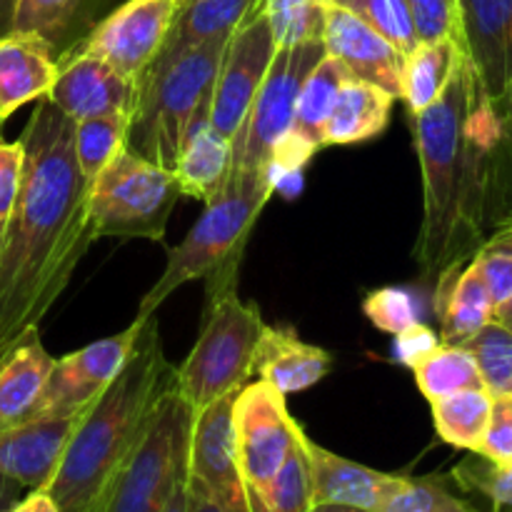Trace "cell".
<instances>
[{
  "instance_id": "obj_7",
  "label": "cell",
  "mask_w": 512,
  "mask_h": 512,
  "mask_svg": "<svg viewBox=\"0 0 512 512\" xmlns=\"http://www.w3.org/2000/svg\"><path fill=\"white\" fill-rule=\"evenodd\" d=\"M170 170L125 145L88 185V213L95 238L163 240L180 200Z\"/></svg>"
},
{
  "instance_id": "obj_37",
  "label": "cell",
  "mask_w": 512,
  "mask_h": 512,
  "mask_svg": "<svg viewBox=\"0 0 512 512\" xmlns=\"http://www.w3.org/2000/svg\"><path fill=\"white\" fill-rule=\"evenodd\" d=\"M380 512H483L458 498L440 478H405Z\"/></svg>"
},
{
  "instance_id": "obj_24",
  "label": "cell",
  "mask_w": 512,
  "mask_h": 512,
  "mask_svg": "<svg viewBox=\"0 0 512 512\" xmlns=\"http://www.w3.org/2000/svg\"><path fill=\"white\" fill-rule=\"evenodd\" d=\"M53 363L38 330H30L10 348L0 363V433L33 418Z\"/></svg>"
},
{
  "instance_id": "obj_31",
  "label": "cell",
  "mask_w": 512,
  "mask_h": 512,
  "mask_svg": "<svg viewBox=\"0 0 512 512\" xmlns=\"http://www.w3.org/2000/svg\"><path fill=\"white\" fill-rule=\"evenodd\" d=\"M415 373L420 393L433 403V400L453 395L458 390L485 388L483 375H480L478 363L463 345L440 343L433 353L425 355L418 365L410 368Z\"/></svg>"
},
{
  "instance_id": "obj_45",
  "label": "cell",
  "mask_w": 512,
  "mask_h": 512,
  "mask_svg": "<svg viewBox=\"0 0 512 512\" xmlns=\"http://www.w3.org/2000/svg\"><path fill=\"white\" fill-rule=\"evenodd\" d=\"M8 512H60L48 490H28L25 498H20Z\"/></svg>"
},
{
  "instance_id": "obj_5",
  "label": "cell",
  "mask_w": 512,
  "mask_h": 512,
  "mask_svg": "<svg viewBox=\"0 0 512 512\" xmlns=\"http://www.w3.org/2000/svg\"><path fill=\"white\" fill-rule=\"evenodd\" d=\"M238 263L240 260H230L205 278L208 303L200 335L175 373V390L193 413L238 393L255 370L265 323L258 305L240 300Z\"/></svg>"
},
{
  "instance_id": "obj_39",
  "label": "cell",
  "mask_w": 512,
  "mask_h": 512,
  "mask_svg": "<svg viewBox=\"0 0 512 512\" xmlns=\"http://www.w3.org/2000/svg\"><path fill=\"white\" fill-rule=\"evenodd\" d=\"M473 258L483 273L493 303H503L512 295V225L498 228L490 238H485Z\"/></svg>"
},
{
  "instance_id": "obj_18",
  "label": "cell",
  "mask_w": 512,
  "mask_h": 512,
  "mask_svg": "<svg viewBox=\"0 0 512 512\" xmlns=\"http://www.w3.org/2000/svg\"><path fill=\"white\" fill-rule=\"evenodd\" d=\"M85 413V410H83ZM83 413L35 415L0 433V473L25 490H45Z\"/></svg>"
},
{
  "instance_id": "obj_51",
  "label": "cell",
  "mask_w": 512,
  "mask_h": 512,
  "mask_svg": "<svg viewBox=\"0 0 512 512\" xmlns=\"http://www.w3.org/2000/svg\"><path fill=\"white\" fill-rule=\"evenodd\" d=\"M308 512H370V510L348 508V505H333V503H315Z\"/></svg>"
},
{
  "instance_id": "obj_30",
  "label": "cell",
  "mask_w": 512,
  "mask_h": 512,
  "mask_svg": "<svg viewBox=\"0 0 512 512\" xmlns=\"http://www.w3.org/2000/svg\"><path fill=\"white\" fill-rule=\"evenodd\" d=\"M493 103L500 115V135L485 160V230L512 225V78Z\"/></svg>"
},
{
  "instance_id": "obj_29",
  "label": "cell",
  "mask_w": 512,
  "mask_h": 512,
  "mask_svg": "<svg viewBox=\"0 0 512 512\" xmlns=\"http://www.w3.org/2000/svg\"><path fill=\"white\" fill-rule=\"evenodd\" d=\"M493 395L488 388L458 390L430 403L440 440L468 453H478L493 413Z\"/></svg>"
},
{
  "instance_id": "obj_19",
  "label": "cell",
  "mask_w": 512,
  "mask_h": 512,
  "mask_svg": "<svg viewBox=\"0 0 512 512\" xmlns=\"http://www.w3.org/2000/svg\"><path fill=\"white\" fill-rule=\"evenodd\" d=\"M310 470H313V500L315 503L348 505L370 512H380L390 495L403 485V475L380 473L365 468L348 458L320 448L308 440Z\"/></svg>"
},
{
  "instance_id": "obj_38",
  "label": "cell",
  "mask_w": 512,
  "mask_h": 512,
  "mask_svg": "<svg viewBox=\"0 0 512 512\" xmlns=\"http://www.w3.org/2000/svg\"><path fill=\"white\" fill-rule=\"evenodd\" d=\"M453 480L460 488L480 493L495 505V512H512V465H498L483 455L463 460L453 470Z\"/></svg>"
},
{
  "instance_id": "obj_11",
  "label": "cell",
  "mask_w": 512,
  "mask_h": 512,
  "mask_svg": "<svg viewBox=\"0 0 512 512\" xmlns=\"http://www.w3.org/2000/svg\"><path fill=\"white\" fill-rule=\"evenodd\" d=\"M278 45L263 8H255L228 38L210 98V123L233 140L268 75Z\"/></svg>"
},
{
  "instance_id": "obj_35",
  "label": "cell",
  "mask_w": 512,
  "mask_h": 512,
  "mask_svg": "<svg viewBox=\"0 0 512 512\" xmlns=\"http://www.w3.org/2000/svg\"><path fill=\"white\" fill-rule=\"evenodd\" d=\"M463 348L470 350V355L478 363L480 375H483L485 388L490 395L512 393V333L503 325L490 320L483 330L465 340Z\"/></svg>"
},
{
  "instance_id": "obj_8",
  "label": "cell",
  "mask_w": 512,
  "mask_h": 512,
  "mask_svg": "<svg viewBox=\"0 0 512 512\" xmlns=\"http://www.w3.org/2000/svg\"><path fill=\"white\" fill-rule=\"evenodd\" d=\"M193 408L170 390L158 403L148 430L115 473L98 512H163L188 475Z\"/></svg>"
},
{
  "instance_id": "obj_13",
  "label": "cell",
  "mask_w": 512,
  "mask_h": 512,
  "mask_svg": "<svg viewBox=\"0 0 512 512\" xmlns=\"http://www.w3.org/2000/svg\"><path fill=\"white\" fill-rule=\"evenodd\" d=\"M183 0H125L75 48L98 55L123 78L138 80L168 40Z\"/></svg>"
},
{
  "instance_id": "obj_41",
  "label": "cell",
  "mask_w": 512,
  "mask_h": 512,
  "mask_svg": "<svg viewBox=\"0 0 512 512\" xmlns=\"http://www.w3.org/2000/svg\"><path fill=\"white\" fill-rule=\"evenodd\" d=\"M418 43L458 38V0H405Z\"/></svg>"
},
{
  "instance_id": "obj_15",
  "label": "cell",
  "mask_w": 512,
  "mask_h": 512,
  "mask_svg": "<svg viewBox=\"0 0 512 512\" xmlns=\"http://www.w3.org/2000/svg\"><path fill=\"white\" fill-rule=\"evenodd\" d=\"M45 98L73 123L110 113H130L135 103V80L123 78L98 55L73 48L58 58V78Z\"/></svg>"
},
{
  "instance_id": "obj_43",
  "label": "cell",
  "mask_w": 512,
  "mask_h": 512,
  "mask_svg": "<svg viewBox=\"0 0 512 512\" xmlns=\"http://www.w3.org/2000/svg\"><path fill=\"white\" fill-rule=\"evenodd\" d=\"M25 150L20 140L5 143L0 140V218L8 220L13 213L15 198H18L20 183H23Z\"/></svg>"
},
{
  "instance_id": "obj_49",
  "label": "cell",
  "mask_w": 512,
  "mask_h": 512,
  "mask_svg": "<svg viewBox=\"0 0 512 512\" xmlns=\"http://www.w3.org/2000/svg\"><path fill=\"white\" fill-rule=\"evenodd\" d=\"M15 10H18V0H0V38L13 30Z\"/></svg>"
},
{
  "instance_id": "obj_48",
  "label": "cell",
  "mask_w": 512,
  "mask_h": 512,
  "mask_svg": "<svg viewBox=\"0 0 512 512\" xmlns=\"http://www.w3.org/2000/svg\"><path fill=\"white\" fill-rule=\"evenodd\" d=\"M163 512H188V475L178 483L175 493L170 495L168 505H165Z\"/></svg>"
},
{
  "instance_id": "obj_20",
  "label": "cell",
  "mask_w": 512,
  "mask_h": 512,
  "mask_svg": "<svg viewBox=\"0 0 512 512\" xmlns=\"http://www.w3.org/2000/svg\"><path fill=\"white\" fill-rule=\"evenodd\" d=\"M58 78V58L40 35L10 30L0 38V120L38 103Z\"/></svg>"
},
{
  "instance_id": "obj_28",
  "label": "cell",
  "mask_w": 512,
  "mask_h": 512,
  "mask_svg": "<svg viewBox=\"0 0 512 512\" xmlns=\"http://www.w3.org/2000/svg\"><path fill=\"white\" fill-rule=\"evenodd\" d=\"M465 55L458 38L435 40V43H418L405 55L403 70V95L410 113L418 115L435 103L448 88L453 75L463 65Z\"/></svg>"
},
{
  "instance_id": "obj_4",
  "label": "cell",
  "mask_w": 512,
  "mask_h": 512,
  "mask_svg": "<svg viewBox=\"0 0 512 512\" xmlns=\"http://www.w3.org/2000/svg\"><path fill=\"white\" fill-rule=\"evenodd\" d=\"M228 40L193 45L170 55H155L135 80L128 148L173 173L185 135L200 113H210V98Z\"/></svg>"
},
{
  "instance_id": "obj_25",
  "label": "cell",
  "mask_w": 512,
  "mask_h": 512,
  "mask_svg": "<svg viewBox=\"0 0 512 512\" xmlns=\"http://www.w3.org/2000/svg\"><path fill=\"white\" fill-rule=\"evenodd\" d=\"M115 0H18L13 30L35 33L53 48L55 58L75 48Z\"/></svg>"
},
{
  "instance_id": "obj_36",
  "label": "cell",
  "mask_w": 512,
  "mask_h": 512,
  "mask_svg": "<svg viewBox=\"0 0 512 512\" xmlns=\"http://www.w3.org/2000/svg\"><path fill=\"white\" fill-rule=\"evenodd\" d=\"M328 3L340 5V8L363 18L370 28L378 30L403 55H408L418 45L405 0H328Z\"/></svg>"
},
{
  "instance_id": "obj_12",
  "label": "cell",
  "mask_w": 512,
  "mask_h": 512,
  "mask_svg": "<svg viewBox=\"0 0 512 512\" xmlns=\"http://www.w3.org/2000/svg\"><path fill=\"white\" fill-rule=\"evenodd\" d=\"M230 393L205 405L193 415L188 445V480L208 495L220 512H253L248 488L238 463L233 428V403Z\"/></svg>"
},
{
  "instance_id": "obj_3",
  "label": "cell",
  "mask_w": 512,
  "mask_h": 512,
  "mask_svg": "<svg viewBox=\"0 0 512 512\" xmlns=\"http://www.w3.org/2000/svg\"><path fill=\"white\" fill-rule=\"evenodd\" d=\"M175 368L163 353L158 318L143 320L128 363L83 413L58 473L48 483L60 512H98L120 465L148 430L163 395L175 388Z\"/></svg>"
},
{
  "instance_id": "obj_42",
  "label": "cell",
  "mask_w": 512,
  "mask_h": 512,
  "mask_svg": "<svg viewBox=\"0 0 512 512\" xmlns=\"http://www.w3.org/2000/svg\"><path fill=\"white\" fill-rule=\"evenodd\" d=\"M478 455L498 465H512V393L495 395L493 413Z\"/></svg>"
},
{
  "instance_id": "obj_16",
  "label": "cell",
  "mask_w": 512,
  "mask_h": 512,
  "mask_svg": "<svg viewBox=\"0 0 512 512\" xmlns=\"http://www.w3.org/2000/svg\"><path fill=\"white\" fill-rule=\"evenodd\" d=\"M458 43L480 88L498 100L512 78V0H458Z\"/></svg>"
},
{
  "instance_id": "obj_22",
  "label": "cell",
  "mask_w": 512,
  "mask_h": 512,
  "mask_svg": "<svg viewBox=\"0 0 512 512\" xmlns=\"http://www.w3.org/2000/svg\"><path fill=\"white\" fill-rule=\"evenodd\" d=\"M333 368V355L318 345L303 343L293 330L265 325L258 345L255 370L260 380L283 395L303 393L318 385Z\"/></svg>"
},
{
  "instance_id": "obj_50",
  "label": "cell",
  "mask_w": 512,
  "mask_h": 512,
  "mask_svg": "<svg viewBox=\"0 0 512 512\" xmlns=\"http://www.w3.org/2000/svg\"><path fill=\"white\" fill-rule=\"evenodd\" d=\"M493 323L503 325L505 330H510L512 333V295L503 300V303H498L493 308Z\"/></svg>"
},
{
  "instance_id": "obj_1",
  "label": "cell",
  "mask_w": 512,
  "mask_h": 512,
  "mask_svg": "<svg viewBox=\"0 0 512 512\" xmlns=\"http://www.w3.org/2000/svg\"><path fill=\"white\" fill-rule=\"evenodd\" d=\"M75 123L40 98L23 128V183L0 253V343L38 330L95 240L88 180L75 158Z\"/></svg>"
},
{
  "instance_id": "obj_23",
  "label": "cell",
  "mask_w": 512,
  "mask_h": 512,
  "mask_svg": "<svg viewBox=\"0 0 512 512\" xmlns=\"http://www.w3.org/2000/svg\"><path fill=\"white\" fill-rule=\"evenodd\" d=\"M230 163H233V140L225 138L210 123V113H200L185 135L178 165L173 170L180 193L208 205L223 193Z\"/></svg>"
},
{
  "instance_id": "obj_34",
  "label": "cell",
  "mask_w": 512,
  "mask_h": 512,
  "mask_svg": "<svg viewBox=\"0 0 512 512\" xmlns=\"http://www.w3.org/2000/svg\"><path fill=\"white\" fill-rule=\"evenodd\" d=\"M278 48L323 40L328 0H260Z\"/></svg>"
},
{
  "instance_id": "obj_9",
  "label": "cell",
  "mask_w": 512,
  "mask_h": 512,
  "mask_svg": "<svg viewBox=\"0 0 512 512\" xmlns=\"http://www.w3.org/2000/svg\"><path fill=\"white\" fill-rule=\"evenodd\" d=\"M325 55L323 40L278 48L268 75L233 138V163L230 175H255L268 178V163L275 150L285 143L293 128L295 103L310 70Z\"/></svg>"
},
{
  "instance_id": "obj_33",
  "label": "cell",
  "mask_w": 512,
  "mask_h": 512,
  "mask_svg": "<svg viewBox=\"0 0 512 512\" xmlns=\"http://www.w3.org/2000/svg\"><path fill=\"white\" fill-rule=\"evenodd\" d=\"M308 435L300 433L278 475L263 498V512H308L313 500V470H310Z\"/></svg>"
},
{
  "instance_id": "obj_17",
  "label": "cell",
  "mask_w": 512,
  "mask_h": 512,
  "mask_svg": "<svg viewBox=\"0 0 512 512\" xmlns=\"http://www.w3.org/2000/svg\"><path fill=\"white\" fill-rule=\"evenodd\" d=\"M323 45L325 53L343 63L350 78L378 85L393 98L403 95L405 55L378 30L370 28L363 18L340 5L328 3Z\"/></svg>"
},
{
  "instance_id": "obj_44",
  "label": "cell",
  "mask_w": 512,
  "mask_h": 512,
  "mask_svg": "<svg viewBox=\"0 0 512 512\" xmlns=\"http://www.w3.org/2000/svg\"><path fill=\"white\" fill-rule=\"evenodd\" d=\"M438 345H440V335H435L433 330L423 323L410 325L408 330L395 335V355H398L400 363L408 365V368L418 365L420 360H423L428 353H433Z\"/></svg>"
},
{
  "instance_id": "obj_52",
  "label": "cell",
  "mask_w": 512,
  "mask_h": 512,
  "mask_svg": "<svg viewBox=\"0 0 512 512\" xmlns=\"http://www.w3.org/2000/svg\"><path fill=\"white\" fill-rule=\"evenodd\" d=\"M5 225H8V220L0 218V253H3V240H5Z\"/></svg>"
},
{
  "instance_id": "obj_27",
  "label": "cell",
  "mask_w": 512,
  "mask_h": 512,
  "mask_svg": "<svg viewBox=\"0 0 512 512\" xmlns=\"http://www.w3.org/2000/svg\"><path fill=\"white\" fill-rule=\"evenodd\" d=\"M258 5L260 0H183L160 53L170 55L193 45L228 40Z\"/></svg>"
},
{
  "instance_id": "obj_53",
  "label": "cell",
  "mask_w": 512,
  "mask_h": 512,
  "mask_svg": "<svg viewBox=\"0 0 512 512\" xmlns=\"http://www.w3.org/2000/svg\"><path fill=\"white\" fill-rule=\"evenodd\" d=\"M10 348H13V345H3V343H0V363H3L5 355L10 353Z\"/></svg>"
},
{
  "instance_id": "obj_6",
  "label": "cell",
  "mask_w": 512,
  "mask_h": 512,
  "mask_svg": "<svg viewBox=\"0 0 512 512\" xmlns=\"http://www.w3.org/2000/svg\"><path fill=\"white\" fill-rule=\"evenodd\" d=\"M273 193L268 178L228 175L223 193L205 205V213L190 228L183 243L168 250V265L143 298L135 318H150L168 300V295L185 283L208 278L230 260H240L250 230L255 228Z\"/></svg>"
},
{
  "instance_id": "obj_46",
  "label": "cell",
  "mask_w": 512,
  "mask_h": 512,
  "mask_svg": "<svg viewBox=\"0 0 512 512\" xmlns=\"http://www.w3.org/2000/svg\"><path fill=\"white\" fill-rule=\"evenodd\" d=\"M23 493H25L23 485L15 483L13 478L0 473V512H8L13 508V505L23 498Z\"/></svg>"
},
{
  "instance_id": "obj_26",
  "label": "cell",
  "mask_w": 512,
  "mask_h": 512,
  "mask_svg": "<svg viewBox=\"0 0 512 512\" xmlns=\"http://www.w3.org/2000/svg\"><path fill=\"white\" fill-rule=\"evenodd\" d=\"M393 103L395 98L388 90L365 80L348 78L335 95L325 125V145L363 143L380 135L388 128Z\"/></svg>"
},
{
  "instance_id": "obj_14",
  "label": "cell",
  "mask_w": 512,
  "mask_h": 512,
  "mask_svg": "<svg viewBox=\"0 0 512 512\" xmlns=\"http://www.w3.org/2000/svg\"><path fill=\"white\" fill-rule=\"evenodd\" d=\"M140 328L143 320L135 318L123 333L110 335L55 360L35 415H73L88 410L128 363Z\"/></svg>"
},
{
  "instance_id": "obj_40",
  "label": "cell",
  "mask_w": 512,
  "mask_h": 512,
  "mask_svg": "<svg viewBox=\"0 0 512 512\" xmlns=\"http://www.w3.org/2000/svg\"><path fill=\"white\" fill-rule=\"evenodd\" d=\"M363 313L378 330L398 335L410 325L420 323V310L413 293L405 288H380L373 290L363 300Z\"/></svg>"
},
{
  "instance_id": "obj_32",
  "label": "cell",
  "mask_w": 512,
  "mask_h": 512,
  "mask_svg": "<svg viewBox=\"0 0 512 512\" xmlns=\"http://www.w3.org/2000/svg\"><path fill=\"white\" fill-rule=\"evenodd\" d=\"M130 113H110L75 123V158L88 185L105 170V165L128 145Z\"/></svg>"
},
{
  "instance_id": "obj_47",
  "label": "cell",
  "mask_w": 512,
  "mask_h": 512,
  "mask_svg": "<svg viewBox=\"0 0 512 512\" xmlns=\"http://www.w3.org/2000/svg\"><path fill=\"white\" fill-rule=\"evenodd\" d=\"M188 512H220V510L210 503L208 495H205L203 490H198L188 480Z\"/></svg>"
},
{
  "instance_id": "obj_10",
  "label": "cell",
  "mask_w": 512,
  "mask_h": 512,
  "mask_svg": "<svg viewBox=\"0 0 512 512\" xmlns=\"http://www.w3.org/2000/svg\"><path fill=\"white\" fill-rule=\"evenodd\" d=\"M233 428L250 510L263 512L265 493L303 428L288 413L285 395L265 380L238 390L233 403Z\"/></svg>"
},
{
  "instance_id": "obj_21",
  "label": "cell",
  "mask_w": 512,
  "mask_h": 512,
  "mask_svg": "<svg viewBox=\"0 0 512 512\" xmlns=\"http://www.w3.org/2000/svg\"><path fill=\"white\" fill-rule=\"evenodd\" d=\"M493 298L475 258L445 270L435 288V313L440 318V343L463 345L493 320Z\"/></svg>"
},
{
  "instance_id": "obj_54",
  "label": "cell",
  "mask_w": 512,
  "mask_h": 512,
  "mask_svg": "<svg viewBox=\"0 0 512 512\" xmlns=\"http://www.w3.org/2000/svg\"><path fill=\"white\" fill-rule=\"evenodd\" d=\"M0 123H3V120H0Z\"/></svg>"
},
{
  "instance_id": "obj_2",
  "label": "cell",
  "mask_w": 512,
  "mask_h": 512,
  "mask_svg": "<svg viewBox=\"0 0 512 512\" xmlns=\"http://www.w3.org/2000/svg\"><path fill=\"white\" fill-rule=\"evenodd\" d=\"M415 118L423 170V225L415 258L438 280L475 255L485 235V160L500 135V115L468 60L438 100Z\"/></svg>"
}]
</instances>
